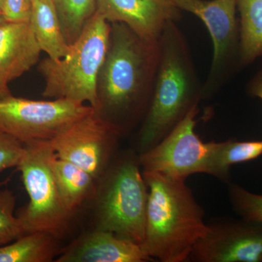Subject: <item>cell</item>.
I'll use <instances>...</instances> for the list:
<instances>
[{"label":"cell","mask_w":262,"mask_h":262,"mask_svg":"<svg viewBox=\"0 0 262 262\" xmlns=\"http://www.w3.org/2000/svg\"><path fill=\"white\" fill-rule=\"evenodd\" d=\"M158 58V42L142 40L125 24H111L110 47L98 75V113L121 135L147 113Z\"/></svg>","instance_id":"6da1fadb"},{"label":"cell","mask_w":262,"mask_h":262,"mask_svg":"<svg viewBox=\"0 0 262 262\" xmlns=\"http://www.w3.org/2000/svg\"><path fill=\"white\" fill-rule=\"evenodd\" d=\"M158 47L151 102L138 134L139 154L163 140L203 99L189 45L176 22L166 24Z\"/></svg>","instance_id":"7a4b0ae2"},{"label":"cell","mask_w":262,"mask_h":262,"mask_svg":"<svg viewBox=\"0 0 262 262\" xmlns=\"http://www.w3.org/2000/svg\"><path fill=\"white\" fill-rule=\"evenodd\" d=\"M149 189L145 237L146 254L162 262L188 261L206 232L205 211L185 179L143 173Z\"/></svg>","instance_id":"3957f363"},{"label":"cell","mask_w":262,"mask_h":262,"mask_svg":"<svg viewBox=\"0 0 262 262\" xmlns=\"http://www.w3.org/2000/svg\"><path fill=\"white\" fill-rule=\"evenodd\" d=\"M111 24L97 11L85 24L79 37L61 59L47 57L39 63L45 80L44 97L89 103L99 110L98 75L110 47Z\"/></svg>","instance_id":"277c9868"},{"label":"cell","mask_w":262,"mask_h":262,"mask_svg":"<svg viewBox=\"0 0 262 262\" xmlns=\"http://www.w3.org/2000/svg\"><path fill=\"white\" fill-rule=\"evenodd\" d=\"M139 155L125 153L108 170L99 195L97 229L139 245L145 237L149 189Z\"/></svg>","instance_id":"5b68a950"},{"label":"cell","mask_w":262,"mask_h":262,"mask_svg":"<svg viewBox=\"0 0 262 262\" xmlns=\"http://www.w3.org/2000/svg\"><path fill=\"white\" fill-rule=\"evenodd\" d=\"M54 151L50 141L24 144V153L17 168L28 194L27 206L17 216L26 234L49 232L59 237L70 225L72 215L62 200L51 165Z\"/></svg>","instance_id":"8992f818"},{"label":"cell","mask_w":262,"mask_h":262,"mask_svg":"<svg viewBox=\"0 0 262 262\" xmlns=\"http://www.w3.org/2000/svg\"><path fill=\"white\" fill-rule=\"evenodd\" d=\"M94 110L64 98L36 101L12 95L0 99V129L24 144L51 141Z\"/></svg>","instance_id":"52a82bcc"},{"label":"cell","mask_w":262,"mask_h":262,"mask_svg":"<svg viewBox=\"0 0 262 262\" xmlns=\"http://www.w3.org/2000/svg\"><path fill=\"white\" fill-rule=\"evenodd\" d=\"M199 106L152 148L139 155L143 173L163 174L185 179L195 173L208 174L213 141L204 142L195 133Z\"/></svg>","instance_id":"ba28073f"},{"label":"cell","mask_w":262,"mask_h":262,"mask_svg":"<svg viewBox=\"0 0 262 262\" xmlns=\"http://www.w3.org/2000/svg\"><path fill=\"white\" fill-rule=\"evenodd\" d=\"M121 134L96 110L50 141L57 158L75 164L95 179L107 169Z\"/></svg>","instance_id":"9c48e42d"},{"label":"cell","mask_w":262,"mask_h":262,"mask_svg":"<svg viewBox=\"0 0 262 262\" xmlns=\"http://www.w3.org/2000/svg\"><path fill=\"white\" fill-rule=\"evenodd\" d=\"M179 10L196 15L208 29L213 45V56L203 99L210 98L223 86L239 52L237 0H170Z\"/></svg>","instance_id":"30bf717a"},{"label":"cell","mask_w":262,"mask_h":262,"mask_svg":"<svg viewBox=\"0 0 262 262\" xmlns=\"http://www.w3.org/2000/svg\"><path fill=\"white\" fill-rule=\"evenodd\" d=\"M188 261L262 262V223L242 218L211 221Z\"/></svg>","instance_id":"8fae6325"},{"label":"cell","mask_w":262,"mask_h":262,"mask_svg":"<svg viewBox=\"0 0 262 262\" xmlns=\"http://www.w3.org/2000/svg\"><path fill=\"white\" fill-rule=\"evenodd\" d=\"M96 11L110 24L126 25L146 42L156 44L165 25L182 18L170 0H96Z\"/></svg>","instance_id":"7c38bea8"},{"label":"cell","mask_w":262,"mask_h":262,"mask_svg":"<svg viewBox=\"0 0 262 262\" xmlns=\"http://www.w3.org/2000/svg\"><path fill=\"white\" fill-rule=\"evenodd\" d=\"M152 260L141 245L103 229L80 236L57 262H146Z\"/></svg>","instance_id":"4fadbf2b"},{"label":"cell","mask_w":262,"mask_h":262,"mask_svg":"<svg viewBox=\"0 0 262 262\" xmlns=\"http://www.w3.org/2000/svg\"><path fill=\"white\" fill-rule=\"evenodd\" d=\"M42 52L30 23L0 24V75L8 83L30 70Z\"/></svg>","instance_id":"5bb4252c"},{"label":"cell","mask_w":262,"mask_h":262,"mask_svg":"<svg viewBox=\"0 0 262 262\" xmlns=\"http://www.w3.org/2000/svg\"><path fill=\"white\" fill-rule=\"evenodd\" d=\"M30 25L42 52L52 59H61L70 50L53 0H32Z\"/></svg>","instance_id":"9a60e30c"},{"label":"cell","mask_w":262,"mask_h":262,"mask_svg":"<svg viewBox=\"0 0 262 262\" xmlns=\"http://www.w3.org/2000/svg\"><path fill=\"white\" fill-rule=\"evenodd\" d=\"M52 170L67 209L74 213L96 192L95 179L87 171L67 160L53 155Z\"/></svg>","instance_id":"2e32d148"},{"label":"cell","mask_w":262,"mask_h":262,"mask_svg":"<svg viewBox=\"0 0 262 262\" xmlns=\"http://www.w3.org/2000/svg\"><path fill=\"white\" fill-rule=\"evenodd\" d=\"M58 237L46 232L24 234L0 246V262H48L58 254Z\"/></svg>","instance_id":"e0dca14e"},{"label":"cell","mask_w":262,"mask_h":262,"mask_svg":"<svg viewBox=\"0 0 262 262\" xmlns=\"http://www.w3.org/2000/svg\"><path fill=\"white\" fill-rule=\"evenodd\" d=\"M241 15L239 62L246 66L262 56V0H237Z\"/></svg>","instance_id":"ac0fdd59"},{"label":"cell","mask_w":262,"mask_h":262,"mask_svg":"<svg viewBox=\"0 0 262 262\" xmlns=\"http://www.w3.org/2000/svg\"><path fill=\"white\" fill-rule=\"evenodd\" d=\"M261 155L262 140L213 141L208 174L229 182L232 165L252 161Z\"/></svg>","instance_id":"d6986e66"},{"label":"cell","mask_w":262,"mask_h":262,"mask_svg":"<svg viewBox=\"0 0 262 262\" xmlns=\"http://www.w3.org/2000/svg\"><path fill=\"white\" fill-rule=\"evenodd\" d=\"M67 42H75L96 12V0H53Z\"/></svg>","instance_id":"ffe728a7"},{"label":"cell","mask_w":262,"mask_h":262,"mask_svg":"<svg viewBox=\"0 0 262 262\" xmlns=\"http://www.w3.org/2000/svg\"><path fill=\"white\" fill-rule=\"evenodd\" d=\"M16 199L8 189H0V246L13 242L25 234L20 220L15 215Z\"/></svg>","instance_id":"44dd1931"},{"label":"cell","mask_w":262,"mask_h":262,"mask_svg":"<svg viewBox=\"0 0 262 262\" xmlns=\"http://www.w3.org/2000/svg\"><path fill=\"white\" fill-rule=\"evenodd\" d=\"M228 196L236 214L244 220L262 223V194L250 192L239 184H230Z\"/></svg>","instance_id":"7402d4cb"},{"label":"cell","mask_w":262,"mask_h":262,"mask_svg":"<svg viewBox=\"0 0 262 262\" xmlns=\"http://www.w3.org/2000/svg\"><path fill=\"white\" fill-rule=\"evenodd\" d=\"M24 153V144L0 129V174L17 168Z\"/></svg>","instance_id":"603a6c76"},{"label":"cell","mask_w":262,"mask_h":262,"mask_svg":"<svg viewBox=\"0 0 262 262\" xmlns=\"http://www.w3.org/2000/svg\"><path fill=\"white\" fill-rule=\"evenodd\" d=\"M1 13L8 23H30L32 0H4Z\"/></svg>","instance_id":"cb8c5ba5"},{"label":"cell","mask_w":262,"mask_h":262,"mask_svg":"<svg viewBox=\"0 0 262 262\" xmlns=\"http://www.w3.org/2000/svg\"><path fill=\"white\" fill-rule=\"evenodd\" d=\"M247 91L250 96L262 101V70L258 72L248 82Z\"/></svg>","instance_id":"d4e9b609"},{"label":"cell","mask_w":262,"mask_h":262,"mask_svg":"<svg viewBox=\"0 0 262 262\" xmlns=\"http://www.w3.org/2000/svg\"><path fill=\"white\" fill-rule=\"evenodd\" d=\"M8 84V82L0 75V99H3V98L12 96Z\"/></svg>","instance_id":"484cf974"},{"label":"cell","mask_w":262,"mask_h":262,"mask_svg":"<svg viewBox=\"0 0 262 262\" xmlns=\"http://www.w3.org/2000/svg\"><path fill=\"white\" fill-rule=\"evenodd\" d=\"M5 19L3 18V15H2L1 12H0V24L5 23Z\"/></svg>","instance_id":"4316f807"},{"label":"cell","mask_w":262,"mask_h":262,"mask_svg":"<svg viewBox=\"0 0 262 262\" xmlns=\"http://www.w3.org/2000/svg\"><path fill=\"white\" fill-rule=\"evenodd\" d=\"M3 3H4V0H0V12H1L2 7H3Z\"/></svg>","instance_id":"83f0119b"}]
</instances>
